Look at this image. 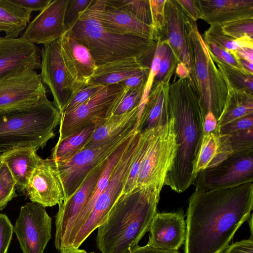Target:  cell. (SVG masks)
<instances>
[{
  "label": "cell",
  "instance_id": "cell-1",
  "mask_svg": "<svg viewBox=\"0 0 253 253\" xmlns=\"http://www.w3.org/2000/svg\"><path fill=\"white\" fill-rule=\"evenodd\" d=\"M253 207V181L195 188L189 199L184 253H222Z\"/></svg>",
  "mask_w": 253,
  "mask_h": 253
},
{
  "label": "cell",
  "instance_id": "cell-2",
  "mask_svg": "<svg viewBox=\"0 0 253 253\" xmlns=\"http://www.w3.org/2000/svg\"><path fill=\"white\" fill-rule=\"evenodd\" d=\"M169 109L175 120L177 152L164 185L181 193L194 182L193 170L204 135L205 114L190 79L179 78L170 84Z\"/></svg>",
  "mask_w": 253,
  "mask_h": 253
},
{
  "label": "cell",
  "instance_id": "cell-3",
  "mask_svg": "<svg viewBox=\"0 0 253 253\" xmlns=\"http://www.w3.org/2000/svg\"><path fill=\"white\" fill-rule=\"evenodd\" d=\"M161 191L137 188L120 196L97 229L96 243L102 253H129L149 231Z\"/></svg>",
  "mask_w": 253,
  "mask_h": 253
},
{
  "label": "cell",
  "instance_id": "cell-4",
  "mask_svg": "<svg viewBox=\"0 0 253 253\" xmlns=\"http://www.w3.org/2000/svg\"><path fill=\"white\" fill-rule=\"evenodd\" d=\"M67 32L90 51L97 66L119 60L141 59L154 53L157 42L132 35L113 33L86 10Z\"/></svg>",
  "mask_w": 253,
  "mask_h": 253
},
{
  "label": "cell",
  "instance_id": "cell-5",
  "mask_svg": "<svg viewBox=\"0 0 253 253\" xmlns=\"http://www.w3.org/2000/svg\"><path fill=\"white\" fill-rule=\"evenodd\" d=\"M61 114L44 96L28 107L0 111V150L32 145L43 148L55 136Z\"/></svg>",
  "mask_w": 253,
  "mask_h": 253
},
{
  "label": "cell",
  "instance_id": "cell-6",
  "mask_svg": "<svg viewBox=\"0 0 253 253\" xmlns=\"http://www.w3.org/2000/svg\"><path fill=\"white\" fill-rule=\"evenodd\" d=\"M189 35L194 57L196 89L205 115L211 112L218 121L228 94L227 84L213 61L196 22L192 25Z\"/></svg>",
  "mask_w": 253,
  "mask_h": 253
},
{
  "label": "cell",
  "instance_id": "cell-7",
  "mask_svg": "<svg viewBox=\"0 0 253 253\" xmlns=\"http://www.w3.org/2000/svg\"><path fill=\"white\" fill-rule=\"evenodd\" d=\"M154 128L142 159L135 189L152 188L161 191L177 152L174 117ZM134 189V190H135Z\"/></svg>",
  "mask_w": 253,
  "mask_h": 253
},
{
  "label": "cell",
  "instance_id": "cell-8",
  "mask_svg": "<svg viewBox=\"0 0 253 253\" xmlns=\"http://www.w3.org/2000/svg\"><path fill=\"white\" fill-rule=\"evenodd\" d=\"M136 130L135 126L99 145L84 148L66 160L53 161L50 159L63 187L64 201L70 197L77 191L93 168L109 157Z\"/></svg>",
  "mask_w": 253,
  "mask_h": 253
},
{
  "label": "cell",
  "instance_id": "cell-9",
  "mask_svg": "<svg viewBox=\"0 0 253 253\" xmlns=\"http://www.w3.org/2000/svg\"><path fill=\"white\" fill-rule=\"evenodd\" d=\"M127 89L120 83L106 85L77 108L61 114L58 141L88 125H101L113 115Z\"/></svg>",
  "mask_w": 253,
  "mask_h": 253
},
{
  "label": "cell",
  "instance_id": "cell-10",
  "mask_svg": "<svg viewBox=\"0 0 253 253\" xmlns=\"http://www.w3.org/2000/svg\"><path fill=\"white\" fill-rule=\"evenodd\" d=\"M140 132L137 131L132 141L113 171L108 184L96 201L71 247L79 248L90 234L106 219L111 209L120 197L136 151Z\"/></svg>",
  "mask_w": 253,
  "mask_h": 253
},
{
  "label": "cell",
  "instance_id": "cell-11",
  "mask_svg": "<svg viewBox=\"0 0 253 253\" xmlns=\"http://www.w3.org/2000/svg\"><path fill=\"white\" fill-rule=\"evenodd\" d=\"M40 74L44 84L49 88L53 103L60 113L67 104L85 85L77 83L64 64L58 40L43 45L41 51Z\"/></svg>",
  "mask_w": 253,
  "mask_h": 253
},
{
  "label": "cell",
  "instance_id": "cell-12",
  "mask_svg": "<svg viewBox=\"0 0 253 253\" xmlns=\"http://www.w3.org/2000/svg\"><path fill=\"white\" fill-rule=\"evenodd\" d=\"M45 208L32 202L20 208L13 231L23 253H43L51 238L52 219Z\"/></svg>",
  "mask_w": 253,
  "mask_h": 253
},
{
  "label": "cell",
  "instance_id": "cell-13",
  "mask_svg": "<svg viewBox=\"0 0 253 253\" xmlns=\"http://www.w3.org/2000/svg\"><path fill=\"white\" fill-rule=\"evenodd\" d=\"M253 181V150L232 153L218 165L201 171L196 188L212 189Z\"/></svg>",
  "mask_w": 253,
  "mask_h": 253
},
{
  "label": "cell",
  "instance_id": "cell-14",
  "mask_svg": "<svg viewBox=\"0 0 253 253\" xmlns=\"http://www.w3.org/2000/svg\"><path fill=\"white\" fill-rule=\"evenodd\" d=\"M106 160L92 169L70 197L58 205L55 217L54 239V245L58 251L67 247L76 220L96 185Z\"/></svg>",
  "mask_w": 253,
  "mask_h": 253
},
{
  "label": "cell",
  "instance_id": "cell-15",
  "mask_svg": "<svg viewBox=\"0 0 253 253\" xmlns=\"http://www.w3.org/2000/svg\"><path fill=\"white\" fill-rule=\"evenodd\" d=\"M165 40L179 61L188 69L191 82L196 89L194 57L190 31L196 22L184 12L177 0H166Z\"/></svg>",
  "mask_w": 253,
  "mask_h": 253
},
{
  "label": "cell",
  "instance_id": "cell-16",
  "mask_svg": "<svg viewBox=\"0 0 253 253\" xmlns=\"http://www.w3.org/2000/svg\"><path fill=\"white\" fill-rule=\"evenodd\" d=\"M46 95L36 70H28L0 83V111L30 106Z\"/></svg>",
  "mask_w": 253,
  "mask_h": 253
},
{
  "label": "cell",
  "instance_id": "cell-17",
  "mask_svg": "<svg viewBox=\"0 0 253 253\" xmlns=\"http://www.w3.org/2000/svg\"><path fill=\"white\" fill-rule=\"evenodd\" d=\"M41 51L22 38L0 37V83L28 70L40 69Z\"/></svg>",
  "mask_w": 253,
  "mask_h": 253
},
{
  "label": "cell",
  "instance_id": "cell-18",
  "mask_svg": "<svg viewBox=\"0 0 253 253\" xmlns=\"http://www.w3.org/2000/svg\"><path fill=\"white\" fill-rule=\"evenodd\" d=\"M69 0H52L30 22L21 37L33 44L47 45L66 32L65 15Z\"/></svg>",
  "mask_w": 253,
  "mask_h": 253
},
{
  "label": "cell",
  "instance_id": "cell-19",
  "mask_svg": "<svg viewBox=\"0 0 253 253\" xmlns=\"http://www.w3.org/2000/svg\"><path fill=\"white\" fill-rule=\"evenodd\" d=\"M26 196L43 207L59 205L64 200L63 187L50 159H42L31 173Z\"/></svg>",
  "mask_w": 253,
  "mask_h": 253
},
{
  "label": "cell",
  "instance_id": "cell-20",
  "mask_svg": "<svg viewBox=\"0 0 253 253\" xmlns=\"http://www.w3.org/2000/svg\"><path fill=\"white\" fill-rule=\"evenodd\" d=\"M184 217L181 211L156 212L149 227L147 245L161 249L178 250L185 239Z\"/></svg>",
  "mask_w": 253,
  "mask_h": 253
},
{
  "label": "cell",
  "instance_id": "cell-21",
  "mask_svg": "<svg viewBox=\"0 0 253 253\" xmlns=\"http://www.w3.org/2000/svg\"><path fill=\"white\" fill-rule=\"evenodd\" d=\"M86 10L103 26L113 33L132 35L155 40L151 27L138 21L122 9L106 5L103 0H93Z\"/></svg>",
  "mask_w": 253,
  "mask_h": 253
},
{
  "label": "cell",
  "instance_id": "cell-22",
  "mask_svg": "<svg viewBox=\"0 0 253 253\" xmlns=\"http://www.w3.org/2000/svg\"><path fill=\"white\" fill-rule=\"evenodd\" d=\"M65 66L78 83L85 85L97 65L89 50L67 32L58 39Z\"/></svg>",
  "mask_w": 253,
  "mask_h": 253
},
{
  "label": "cell",
  "instance_id": "cell-23",
  "mask_svg": "<svg viewBox=\"0 0 253 253\" xmlns=\"http://www.w3.org/2000/svg\"><path fill=\"white\" fill-rule=\"evenodd\" d=\"M201 19L210 25L253 18V0H197Z\"/></svg>",
  "mask_w": 253,
  "mask_h": 253
},
{
  "label": "cell",
  "instance_id": "cell-24",
  "mask_svg": "<svg viewBox=\"0 0 253 253\" xmlns=\"http://www.w3.org/2000/svg\"><path fill=\"white\" fill-rule=\"evenodd\" d=\"M38 149L32 145L18 146L0 154V162L9 170L16 190L26 196L29 178L42 159L37 154Z\"/></svg>",
  "mask_w": 253,
  "mask_h": 253
},
{
  "label": "cell",
  "instance_id": "cell-25",
  "mask_svg": "<svg viewBox=\"0 0 253 253\" xmlns=\"http://www.w3.org/2000/svg\"><path fill=\"white\" fill-rule=\"evenodd\" d=\"M170 83L154 82L136 128L141 132L163 125L170 117L169 88Z\"/></svg>",
  "mask_w": 253,
  "mask_h": 253
},
{
  "label": "cell",
  "instance_id": "cell-26",
  "mask_svg": "<svg viewBox=\"0 0 253 253\" xmlns=\"http://www.w3.org/2000/svg\"><path fill=\"white\" fill-rule=\"evenodd\" d=\"M137 131L136 130L129 138L105 160L101 173L96 185L76 220L70 235L67 247H71L75 236L90 213L98 198L107 186L113 171L130 145Z\"/></svg>",
  "mask_w": 253,
  "mask_h": 253
},
{
  "label": "cell",
  "instance_id": "cell-27",
  "mask_svg": "<svg viewBox=\"0 0 253 253\" xmlns=\"http://www.w3.org/2000/svg\"><path fill=\"white\" fill-rule=\"evenodd\" d=\"M147 67H150L136 58L108 63L97 67L87 84L104 86L116 84Z\"/></svg>",
  "mask_w": 253,
  "mask_h": 253
},
{
  "label": "cell",
  "instance_id": "cell-28",
  "mask_svg": "<svg viewBox=\"0 0 253 253\" xmlns=\"http://www.w3.org/2000/svg\"><path fill=\"white\" fill-rule=\"evenodd\" d=\"M138 108L136 107L126 113L109 117L94 130L84 148L99 145L124 131L135 127Z\"/></svg>",
  "mask_w": 253,
  "mask_h": 253
},
{
  "label": "cell",
  "instance_id": "cell-29",
  "mask_svg": "<svg viewBox=\"0 0 253 253\" xmlns=\"http://www.w3.org/2000/svg\"><path fill=\"white\" fill-rule=\"evenodd\" d=\"M227 84L228 94L222 112L217 121V127L253 114V94L234 89L227 82Z\"/></svg>",
  "mask_w": 253,
  "mask_h": 253
},
{
  "label": "cell",
  "instance_id": "cell-30",
  "mask_svg": "<svg viewBox=\"0 0 253 253\" xmlns=\"http://www.w3.org/2000/svg\"><path fill=\"white\" fill-rule=\"evenodd\" d=\"M31 13L7 0H0V33L7 39H16L30 22Z\"/></svg>",
  "mask_w": 253,
  "mask_h": 253
},
{
  "label": "cell",
  "instance_id": "cell-31",
  "mask_svg": "<svg viewBox=\"0 0 253 253\" xmlns=\"http://www.w3.org/2000/svg\"><path fill=\"white\" fill-rule=\"evenodd\" d=\"M96 124L88 125L80 131L57 141L51 151V158L53 161L66 160L83 149L94 130Z\"/></svg>",
  "mask_w": 253,
  "mask_h": 253
},
{
  "label": "cell",
  "instance_id": "cell-32",
  "mask_svg": "<svg viewBox=\"0 0 253 253\" xmlns=\"http://www.w3.org/2000/svg\"><path fill=\"white\" fill-rule=\"evenodd\" d=\"M203 39L206 42L213 43L231 53L242 47L253 48V39H235L224 34L221 26L218 24L210 25L205 31Z\"/></svg>",
  "mask_w": 253,
  "mask_h": 253
},
{
  "label": "cell",
  "instance_id": "cell-33",
  "mask_svg": "<svg viewBox=\"0 0 253 253\" xmlns=\"http://www.w3.org/2000/svg\"><path fill=\"white\" fill-rule=\"evenodd\" d=\"M103 2L107 6L126 11L138 21L151 27L149 0H103Z\"/></svg>",
  "mask_w": 253,
  "mask_h": 253
},
{
  "label": "cell",
  "instance_id": "cell-34",
  "mask_svg": "<svg viewBox=\"0 0 253 253\" xmlns=\"http://www.w3.org/2000/svg\"><path fill=\"white\" fill-rule=\"evenodd\" d=\"M212 58L225 81L232 88L253 94V75L223 64L212 56Z\"/></svg>",
  "mask_w": 253,
  "mask_h": 253
},
{
  "label": "cell",
  "instance_id": "cell-35",
  "mask_svg": "<svg viewBox=\"0 0 253 253\" xmlns=\"http://www.w3.org/2000/svg\"><path fill=\"white\" fill-rule=\"evenodd\" d=\"M217 147L218 137L216 129L210 133H204L193 168L194 179L201 171L207 168L215 156Z\"/></svg>",
  "mask_w": 253,
  "mask_h": 253
},
{
  "label": "cell",
  "instance_id": "cell-36",
  "mask_svg": "<svg viewBox=\"0 0 253 253\" xmlns=\"http://www.w3.org/2000/svg\"><path fill=\"white\" fill-rule=\"evenodd\" d=\"M150 7L154 38L165 40L166 20L165 6L166 0H149Z\"/></svg>",
  "mask_w": 253,
  "mask_h": 253
},
{
  "label": "cell",
  "instance_id": "cell-37",
  "mask_svg": "<svg viewBox=\"0 0 253 253\" xmlns=\"http://www.w3.org/2000/svg\"><path fill=\"white\" fill-rule=\"evenodd\" d=\"M166 40H162L159 38L157 40L151 64L150 67V71L147 81L139 106V110L140 111H142L144 108L155 78L159 70L160 62L166 49Z\"/></svg>",
  "mask_w": 253,
  "mask_h": 253
},
{
  "label": "cell",
  "instance_id": "cell-38",
  "mask_svg": "<svg viewBox=\"0 0 253 253\" xmlns=\"http://www.w3.org/2000/svg\"><path fill=\"white\" fill-rule=\"evenodd\" d=\"M15 181L6 166L0 162V211L17 196Z\"/></svg>",
  "mask_w": 253,
  "mask_h": 253
},
{
  "label": "cell",
  "instance_id": "cell-39",
  "mask_svg": "<svg viewBox=\"0 0 253 253\" xmlns=\"http://www.w3.org/2000/svg\"><path fill=\"white\" fill-rule=\"evenodd\" d=\"M179 63L167 41L166 49L161 59L160 68L154 82L169 83Z\"/></svg>",
  "mask_w": 253,
  "mask_h": 253
},
{
  "label": "cell",
  "instance_id": "cell-40",
  "mask_svg": "<svg viewBox=\"0 0 253 253\" xmlns=\"http://www.w3.org/2000/svg\"><path fill=\"white\" fill-rule=\"evenodd\" d=\"M221 26L224 34L235 39H253V18L241 19Z\"/></svg>",
  "mask_w": 253,
  "mask_h": 253
},
{
  "label": "cell",
  "instance_id": "cell-41",
  "mask_svg": "<svg viewBox=\"0 0 253 253\" xmlns=\"http://www.w3.org/2000/svg\"><path fill=\"white\" fill-rule=\"evenodd\" d=\"M232 153L253 150V127L229 134Z\"/></svg>",
  "mask_w": 253,
  "mask_h": 253
},
{
  "label": "cell",
  "instance_id": "cell-42",
  "mask_svg": "<svg viewBox=\"0 0 253 253\" xmlns=\"http://www.w3.org/2000/svg\"><path fill=\"white\" fill-rule=\"evenodd\" d=\"M144 88V87L128 88L113 115L126 113L135 107H139Z\"/></svg>",
  "mask_w": 253,
  "mask_h": 253
},
{
  "label": "cell",
  "instance_id": "cell-43",
  "mask_svg": "<svg viewBox=\"0 0 253 253\" xmlns=\"http://www.w3.org/2000/svg\"><path fill=\"white\" fill-rule=\"evenodd\" d=\"M104 86L102 85L85 84L67 104L60 114L69 112L77 108L103 89Z\"/></svg>",
  "mask_w": 253,
  "mask_h": 253
},
{
  "label": "cell",
  "instance_id": "cell-44",
  "mask_svg": "<svg viewBox=\"0 0 253 253\" xmlns=\"http://www.w3.org/2000/svg\"><path fill=\"white\" fill-rule=\"evenodd\" d=\"M206 43L211 56L213 58L223 64L234 67L243 72L248 73L244 70L239 62V59L233 53L213 43L210 42H206Z\"/></svg>",
  "mask_w": 253,
  "mask_h": 253
},
{
  "label": "cell",
  "instance_id": "cell-45",
  "mask_svg": "<svg viewBox=\"0 0 253 253\" xmlns=\"http://www.w3.org/2000/svg\"><path fill=\"white\" fill-rule=\"evenodd\" d=\"M93 0H69L65 15V24L68 29L78 20L79 14L86 10Z\"/></svg>",
  "mask_w": 253,
  "mask_h": 253
},
{
  "label": "cell",
  "instance_id": "cell-46",
  "mask_svg": "<svg viewBox=\"0 0 253 253\" xmlns=\"http://www.w3.org/2000/svg\"><path fill=\"white\" fill-rule=\"evenodd\" d=\"M216 129L218 137L217 152L207 168H213L218 165L233 153L229 140V134H220L218 133L216 128Z\"/></svg>",
  "mask_w": 253,
  "mask_h": 253
},
{
  "label": "cell",
  "instance_id": "cell-47",
  "mask_svg": "<svg viewBox=\"0 0 253 253\" xmlns=\"http://www.w3.org/2000/svg\"><path fill=\"white\" fill-rule=\"evenodd\" d=\"M13 226L6 215L0 213V253H7Z\"/></svg>",
  "mask_w": 253,
  "mask_h": 253
},
{
  "label": "cell",
  "instance_id": "cell-48",
  "mask_svg": "<svg viewBox=\"0 0 253 253\" xmlns=\"http://www.w3.org/2000/svg\"><path fill=\"white\" fill-rule=\"evenodd\" d=\"M253 114L250 115L216 127L220 134H229L235 132L253 127Z\"/></svg>",
  "mask_w": 253,
  "mask_h": 253
},
{
  "label": "cell",
  "instance_id": "cell-49",
  "mask_svg": "<svg viewBox=\"0 0 253 253\" xmlns=\"http://www.w3.org/2000/svg\"><path fill=\"white\" fill-rule=\"evenodd\" d=\"M150 67H147L119 83L127 88L145 87Z\"/></svg>",
  "mask_w": 253,
  "mask_h": 253
},
{
  "label": "cell",
  "instance_id": "cell-50",
  "mask_svg": "<svg viewBox=\"0 0 253 253\" xmlns=\"http://www.w3.org/2000/svg\"><path fill=\"white\" fill-rule=\"evenodd\" d=\"M10 3L32 13L42 11L52 0H7Z\"/></svg>",
  "mask_w": 253,
  "mask_h": 253
},
{
  "label": "cell",
  "instance_id": "cell-51",
  "mask_svg": "<svg viewBox=\"0 0 253 253\" xmlns=\"http://www.w3.org/2000/svg\"><path fill=\"white\" fill-rule=\"evenodd\" d=\"M222 253H253V237L228 245Z\"/></svg>",
  "mask_w": 253,
  "mask_h": 253
},
{
  "label": "cell",
  "instance_id": "cell-52",
  "mask_svg": "<svg viewBox=\"0 0 253 253\" xmlns=\"http://www.w3.org/2000/svg\"><path fill=\"white\" fill-rule=\"evenodd\" d=\"M185 13L193 21L201 19L197 0H177Z\"/></svg>",
  "mask_w": 253,
  "mask_h": 253
},
{
  "label": "cell",
  "instance_id": "cell-53",
  "mask_svg": "<svg viewBox=\"0 0 253 253\" xmlns=\"http://www.w3.org/2000/svg\"><path fill=\"white\" fill-rule=\"evenodd\" d=\"M129 253H180L178 250H164L151 247L148 245L140 247L136 246Z\"/></svg>",
  "mask_w": 253,
  "mask_h": 253
},
{
  "label": "cell",
  "instance_id": "cell-54",
  "mask_svg": "<svg viewBox=\"0 0 253 253\" xmlns=\"http://www.w3.org/2000/svg\"><path fill=\"white\" fill-rule=\"evenodd\" d=\"M217 121L211 112L207 113L205 116L203 130L204 134L210 133L215 130L217 127Z\"/></svg>",
  "mask_w": 253,
  "mask_h": 253
},
{
  "label": "cell",
  "instance_id": "cell-55",
  "mask_svg": "<svg viewBox=\"0 0 253 253\" xmlns=\"http://www.w3.org/2000/svg\"><path fill=\"white\" fill-rule=\"evenodd\" d=\"M233 53L239 59L246 60L253 63V48H240Z\"/></svg>",
  "mask_w": 253,
  "mask_h": 253
},
{
  "label": "cell",
  "instance_id": "cell-56",
  "mask_svg": "<svg viewBox=\"0 0 253 253\" xmlns=\"http://www.w3.org/2000/svg\"><path fill=\"white\" fill-rule=\"evenodd\" d=\"M175 74L179 78L190 79V73L187 67L182 63H178L175 69Z\"/></svg>",
  "mask_w": 253,
  "mask_h": 253
},
{
  "label": "cell",
  "instance_id": "cell-57",
  "mask_svg": "<svg viewBox=\"0 0 253 253\" xmlns=\"http://www.w3.org/2000/svg\"><path fill=\"white\" fill-rule=\"evenodd\" d=\"M239 60L244 70L253 75V63L242 59H239Z\"/></svg>",
  "mask_w": 253,
  "mask_h": 253
},
{
  "label": "cell",
  "instance_id": "cell-58",
  "mask_svg": "<svg viewBox=\"0 0 253 253\" xmlns=\"http://www.w3.org/2000/svg\"><path fill=\"white\" fill-rule=\"evenodd\" d=\"M60 253H87L84 250H80L79 248L74 247H67L62 248L60 251Z\"/></svg>",
  "mask_w": 253,
  "mask_h": 253
},
{
  "label": "cell",
  "instance_id": "cell-59",
  "mask_svg": "<svg viewBox=\"0 0 253 253\" xmlns=\"http://www.w3.org/2000/svg\"><path fill=\"white\" fill-rule=\"evenodd\" d=\"M249 219V225L251 230V236L253 237V214L251 215Z\"/></svg>",
  "mask_w": 253,
  "mask_h": 253
},
{
  "label": "cell",
  "instance_id": "cell-60",
  "mask_svg": "<svg viewBox=\"0 0 253 253\" xmlns=\"http://www.w3.org/2000/svg\"><path fill=\"white\" fill-rule=\"evenodd\" d=\"M3 152H4V151H2V150H0V154H1V153H3Z\"/></svg>",
  "mask_w": 253,
  "mask_h": 253
},
{
  "label": "cell",
  "instance_id": "cell-61",
  "mask_svg": "<svg viewBox=\"0 0 253 253\" xmlns=\"http://www.w3.org/2000/svg\"></svg>",
  "mask_w": 253,
  "mask_h": 253
}]
</instances>
